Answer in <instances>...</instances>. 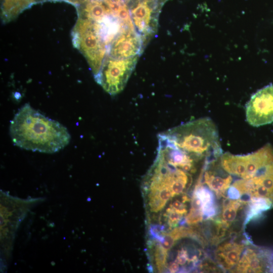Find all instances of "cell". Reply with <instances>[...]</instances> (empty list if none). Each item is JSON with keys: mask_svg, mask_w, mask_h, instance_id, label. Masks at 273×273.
Returning <instances> with one entry per match:
<instances>
[{"mask_svg": "<svg viewBox=\"0 0 273 273\" xmlns=\"http://www.w3.org/2000/svg\"><path fill=\"white\" fill-rule=\"evenodd\" d=\"M167 250L161 244H157L155 250V258L157 268L160 271H162L165 266L167 260Z\"/></svg>", "mask_w": 273, "mask_h": 273, "instance_id": "16", "label": "cell"}, {"mask_svg": "<svg viewBox=\"0 0 273 273\" xmlns=\"http://www.w3.org/2000/svg\"><path fill=\"white\" fill-rule=\"evenodd\" d=\"M174 261L177 262L178 265H185L187 262L188 263L190 261L193 262L192 259L189 258V255L187 250L184 248H182L178 251L176 259Z\"/></svg>", "mask_w": 273, "mask_h": 273, "instance_id": "18", "label": "cell"}, {"mask_svg": "<svg viewBox=\"0 0 273 273\" xmlns=\"http://www.w3.org/2000/svg\"><path fill=\"white\" fill-rule=\"evenodd\" d=\"M163 133L177 148L197 161L210 162L222 154L217 128L208 117L190 121Z\"/></svg>", "mask_w": 273, "mask_h": 273, "instance_id": "2", "label": "cell"}, {"mask_svg": "<svg viewBox=\"0 0 273 273\" xmlns=\"http://www.w3.org/2000/svg\"><path fill=\"white\" fill-rule=\"evenodd\" d=\"M85 18L93 21L101 23L110 15L107 6L100 0L88 1L83 10Z\"/></svg>", "mask_w": 273, "mask_h": 273, "instance_id": "14", "label": "cell"}, {"mask_svg": "<svg viewBox=\"0 0 273 273\" xmlns=\"http://www.w3.org/2000/svg\"><path fill=\"white\" fill-rule=\"evenodd\" d=\"M248 123L255 127L273 122V85L258 90L251 97L246 105Z\"/></svg>", "mask_w": 273, "mask_h": 273, "instance_id": "8", "label": "cell"}, {"mask_svg": "<svg viewBox=\"0 0 273 273\" xmlns=\"http://www.w3.org/2000/svg\"><path fill=\"white\" fill-rule=\"evenodd\" d=\"M34 0H4L2 4V18L8 22L26 9Z\"/></svg>", "mask_w": 273, "mask_h": 273, "instance_id": "15", "label": "cell"}, {"mask_svg": "<svg viewBox=\"0 0 273 273\" xmlns=\"http://www.w3.org/2000/svg\"><path fill=\"white\" fill-rule=\"evenodd\" d=\"M104 2L111 14L125 28L134 29L128 7L123 0H104Z\"/></svg>", "mask_w": 273, "mask_h": 273, "instance_id": "13", "label": "cell"}, {"mask_svg": "<svg viewBox=\"0 0 273 273\" xmlns=\"http://www.w3.org/2000/svg\"><path fill=\"white\" fill-rule=\"evenodd\" d=\"M183 201H180L178 200H175L172 204L170 205L173 209L179 212V213L186 215L187 213L186 206Z\"/></svg>", "mask_w": 273, "mask_h": 273, "instance_id": "19", "label": "cell"}, {"mask_svg": "<svg viewBox=\"0 0 273 273\" xmlns=\"http://www.w3.org/2000/svg\"><path fill=\"white\" fill-rule=\"evenodd\" d=\"M231 199L247 198L266 211L273 207V159L262 166L251 178H239L228 189Z\"/></svg>", "mask_w": 273, "mask_h": 273, "instance_id": "3", "label": "cell"}, {"mask_svg": "<svg viewBox=\"0 0 273 273\" xmlns=\"http://www.w3.org/2000/svg\"><path fill=\"white\" fill-rule=\"evenodd\" d=\"M145 43L134 29H123L110 43L108 56L117 59H126L140 56Z\"/></svg>", "mask_w": 273, "mask_h": 273, "instance_id": "9", "label": "cell"}, {"mask_svg": "<svg viewBox=\"0 0 273 273\" xmlns=\"http://www.w3.org/2000/svg\"><path fill=\"white\" fill-rule=\"evenodd\" d=\"M72 38L73 46L84 55L96 76L109 48L100 32L98 23L79 17L72 32Z\"/></svg>", "mask_w": 273, "mask_h": 273, "instance_id": "4", "label": "cell"}, {"mask_svg": "<svg viewBox=\"0 0 273 273\" xmlns=\"http://www.w3.org/2000/svg\"><path fill=\"white\" fill-rule=\"evenodd\" d=\"M237 272H273V258L267 249L247 248L233 270Z\"/></svg>", "mask_w": 273, "mask_h": 273, "instance_id": "10", "label": "cell"}, {"mask_svg": "<svg viewBox=\"0 0 273 273\" xmlns=\"http://www.w3.org/2000/svg\"><path fill=\"white\" fill-rule=\"evenodd\" d=\"M126 1H129V0H126Z\"/></svg>", "mask_w": 273, "mask_h": 273, "instance_id": "22", "label": "cell"}, {"mask_svg": "<svg viewBox=\"0 0 273 273\" xmlns=\"http://www.w3.org/2000/svg\"><path fill=\"white\" fill-rule=\"evenodd\" d=\"M10 133L14 144L32 151L53 153L65 147L70 141L67 129L25 104L10 122Z\"/></svg>", "mask_w": 273, "mask_h": 273, "instance_id": "1", "label": "cell"}, {"mask_svg": "<svg viewBox=\"0 0 273 273\" xmlns=\"http://www.w3.org/2000/svg\"><path fill=\"white\" fill-rule=\"evenodd\" d=\"M243 244L233 241L221 243L217 247L215 258L218 265L225 270H233L245 250Z\"/></svg>", "mask_w": 273, "mask_h": 273, "instance_id": "11", "label": "cell"}, {"mask_svg": "<svg viewBox=\"0 0 273 273\" xmlns=\"http://www.w3.org/2000/svg\"><path fill=\"white\" fill-rule=\"evenodd\" d=\"M247 202L240 199L226 198L222 202V209L218 221L228 228L237 219L238 212Z\"/></svg>", "mask_w": 273, "mask_h": 273, "instance_id": "12", "label": "cell"}, {"mask_svg": "<svg viewBox=\"0 0 273 273\" xmlns=\"http://www.w3.org/2000/svg\"><path fill=\"white\" fill-rule=\"evenodd\" d=\"M166 215L168 219V223L170 227L176 226L183 216V214L179 213L170 206L166 210Z\"/></svg>", "mask_w": 273, "mask_h": 273, "instance_id": "17", "label": "cell"}, {"mask_svg": "<svg viewBox=\"0 0 273 273\" xmlns=\"http://www.w3.org/2000/svg\"><path fill=\"white\" fill-rule=\"evenodd\" d=\"M161 6L158 0H138L130 8V15L134 29L145 44L157 31Z\"/></svg>", "mask_w": 273, "mask_h": 273, "instance_id": "7", "label": "cell"}, {"mask_svg": "<svg viewBox=\"0 0 273 273\" xmlns=\"http://www.w3.org/2000/svg\"><path fill=\"white\" fill-rule=\"evenodd\" d=\"M168 268L171 272H175L179 269V265L177 262L174 261L169 264Z\"/></svg>", "mask_w": 273, "mask_h": 273, "instance_id": "20", "label": "cell"}, {"mask_svg": "<svg viewBox=\"0 0 273 273\" xmlns=\"http://www.w3.org/2000/svg\"><path fill=\"white\" fill-rule=\"evenodd\" d=\"M273 159V147L266 144L256 151L244 155L222 154L216 160L225 173L239 178L252 177L264 164Z\"/></svg>", "mask_w": 273, "mask_h": 273, "instance_id": "5", "label": "cell"}, {"mask_svg": "<svg viewBox=\"0 0 273 273\" xmlns=\"http://www.w3.org/2000/svg\"><path fill=\"white\" fill-rule=\"evenodd\" d=\"M139 57L117 59L107 55L99 72L94 77L96 81L110 95L118 94L125 86Z\"/></svg>", "mask_w": 273, "mask_h": 273, "instance_id": "6", "label": "cell"}, {"mask_svg": "<svg viewBox=\"0 0 273 273\" xmlns=\"http://www.w3.org/2000/svg\"><path fill=\"white\" fill-rule=\"evenodd\" d=\"M158 1H159V0H158ZM161 2H164V1H166V0H161Z\"/></svg>", "mask_w": 273, "mask_h": 273, "instance_id": "21", "label": "cell"}]
</instances>
